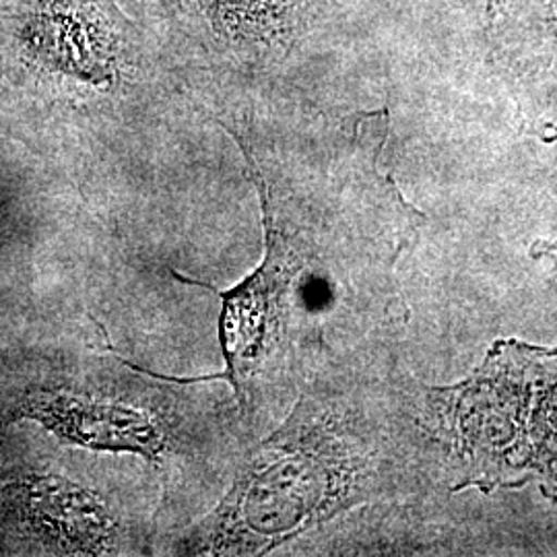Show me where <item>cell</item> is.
I'll use <instances>...</instances> for the list:
<instances>
[{
	"instance_id": "6da1fadb",
	"label": "cell",
	"mask_w": 557,
	"mask_h": 557,
	"mask_svg": "<svg viewBox=\"0 0 557 557\" xmlns=\"http://www.w3.org/2000/svg\"><path fill=\"white\" fill-rule=\"evenodd\" d=\"M524 351L506 345L455 391L457 444L478 485L537 478L557 498V370Z\"/></svg>"
},
{
	"instance_id": "7a4b0ae2",
	"label": "cell",
	"mask_w": 557,
	"mask_h": 557,
	"mask_svg": "<svg viewBox=\"0 0 557 557\" xmlns=\"http://www.w3.org/2000/svg\"><path fill=\"white\" fill-rule=\"evenodd\" d=\"M485 32L499 60L557 79V0H485Z\"/></svg>"
},
{
	"instance_id": "3957f363",
	"label": "cell",
	"mask_w": 557,
	"mask_h": 557,
	"mask_svg": "<svg viewBox=\"0 0 557 557\" xmlns=\"http://www.w3.org/2000/svg\"><path fill=\"white\" fill-rule=\"evenodd\" d=\"M54 423L66 438L98 450H128L156 460L163 446L160 428L151 419L119 405L71 398L57 405Z\"/></svg>"
}]
</instances>
